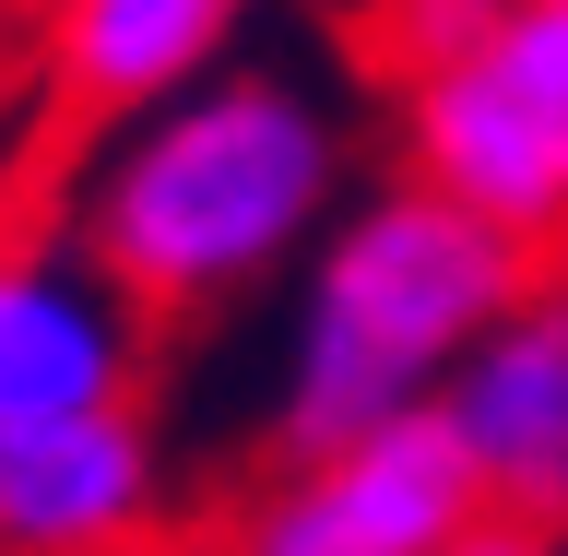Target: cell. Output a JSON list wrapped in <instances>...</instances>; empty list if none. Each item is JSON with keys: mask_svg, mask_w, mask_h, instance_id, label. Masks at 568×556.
Here are the masks:
<instances>
[{"mask_svg": "<svg viewBox=\"0 0 568 556\" xmlns=\"http://www.w3.org/2000/svg\"><path fill=\"white\" fill-rule=\"evenodd\" d=\"M355 202V119L296 60H225L213 83L83 142L60 190L71 249L142 309L154 344L248 309Z\"/></svg>", "mask_w": 568, "mask_h": 556, "instance_id": "cell-1", "label": "cell"}, {"mask_svg": "<svg viewBox=\"0 0 568 556\" xmlns=\"http://www.w3.org/2000/svg\"><path fill=\"white\" fill-rule=\"evenodd\" d=\"M521 249L426 178H367L296 261V309L273 355V462L367 438L390 415H438V391L486 320L521 296Z\"/></svg>", "mask_w": 568, "mask_h": 556, "instance_id": "cell-2", "label": "cell"}, {"mask_svg": "<svg viewBox=\"0 0 568 556\" xmlns=\"http://www.w3.org/2000/svg\"><path fill=\"white\" fill-rule=\"evenodd\" d=\"M403 178L486 213L521 261H568V0H486L390 83Z\"/></svg>", "mask_w": 568, "mask_h": 556, "instance_id": "cell-3", "label": "cell"}, {"mask_svg": "<svg viewBox=\"0 0 568 556\" xmlns=\"http://www.w3.org/2000/svg\"><path fill=\"white\" fill-rule=\"evenodd\" d=\"M486 522V486L438 415H390L367 438L261 462L225 497V556H450Z\"/></svg>", "mask_w": 568, "mask_h": 556, "instance_id": "cell-4", "label": "cell"}, {"mask_svg": "<svg viewBox=\"0 0 568 556\" xmlns=\"http://www.w3.org/2000/svg\"><path fill=\"white\" fill-rule=\"evenodd\" d=\"M154 367H166V344L71 249V225H12L0 213V438L95 415V403H142Z\"/></svg>", "mask_w": 568, "mask_h": 556, "instance_id": "cell-5", "label": "cell"}, {"mask_svg": "<svg viewBox=\"0 0 568 556\" xmlns=\"http://www.w3.org/2000/svg\"><path fill=\"white\" fill-rule=\"evenodd\" d=\"M178 533V451L142 403L0 438V556H154Z\"/></svg>", "mask_w": 568, "mask_h": 556, "instance_id": "cell-6", "label": "cell"}, {"mask_svg": "<svg viewBox=\"0 0 568 556\" xmlns=\"http://www.w3.org/2000/svg\"><path fill=\"white\" fill-rule=\"evenodd\" d=\"M438 426L462 438L497 522L568 533V261L521 273V296L486 320V344L450 367Z\"/></svg>", "mask_w": 568, "mask_h": 556, "instance_id": "cell-7", "label": "cell"}, {"mask_svg": "<svg viewBox=\"0 0 568 556\" xmlns=\"http://www.w3.org/2000/svg\"><path fill=\"white\" fill-rule=\"evenodd\" d=\"M248 0H36V83L60 131H119L237 60Z\"/></svg>", "mask_w": 568, "mask_h": 556, "instance_id": "cell-8", "label": "cell"}, {"mask_svg": "<svg viewBox=\"0 0 568 556\" xmlns=\"http://www.w3.org/2000/svg\"><path fill=\"white\" fill-rule=\"evenodd\" d=\"M545 545H557V533H532V522H497V509H486V522L462 533L450 556H545Z\"/></svg>", "mask_w": 568, "mask_h": 556, "instance_id": "cell-9", "label": "cell"}, {"mask_svg": "<svg viewBox=\"0 0 568 556\" xmlns=\"http://www.w3.org/2000/svg\"><path fill=\"white\" fill-rule=\"evenodd\" d=\"M154 556H225V533H166Z\"/></svg>", "mask_w": 568, "mask_h": 556, "instance_id": "cell-10", "label": "cell"}, {"mask_svg": "<svg viewBox=\"0 0 568 556\" xmlns=\"http://www.w3.org/2000/svg\"><path fill=\"white\" fill-rule=\"evenodd\" d=\"M545 556H568V533H557V545H545Z\"/></svg>", "mask_w": 568, "mask_h": 556, "instance_id": "cell-11", "label": "cell"}]
</instances>
